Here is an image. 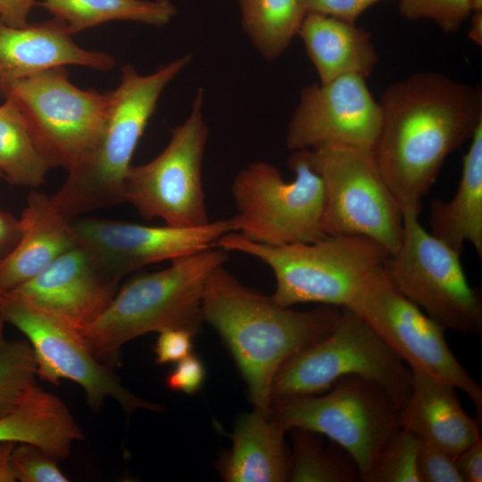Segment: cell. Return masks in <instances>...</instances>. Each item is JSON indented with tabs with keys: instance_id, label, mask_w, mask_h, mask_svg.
<instances>
[{
	"instance_id": "25",
	"label": "cell",
	"mask_w": 482,
	"mask_h": 482,
	"mask_svg": "<svg viewBox=\"0 0 482 482\" xmlns=\"http://www.w3.org/2000/svg\"><path fill=\"white\" fill-rule=\"evenodd\" d=\"M50 166L38 150L27 123L9 98L0 104V172L9 184L37 187Z\"/></svg>"
},
{
	"instance_id": "4",
	"label": "cell",
	"mask_w": 482,
	"mask_h": 482,
	"mask_svg": "<svg viewBox=\"0 0 482 482\" xmlns=\"http://www.w3.org/2000/svg\"><path fill=\"white\" fill-rule=\"evenodd\" d=\"M227 253L214 246L131 278L80 334L88 350L103 363H110L118 361L122 345L146 333L183 328L195 334L203 321L207 279L214 269L225 264Z\"/></svg>"
},
{
	"instance_id": "41",
	"label": "cell",
	"mask_w": 482,
	"mask_h": 482,
	"mask_svg": "<svg viewBox=\"0 0 482 482\" xmlns=\"http://www.w3.org/2000/svg\"><path fill=\"white\" fill-rule=\"evenodd\" d=\"M469 36L478 45H482V11L474 12Z\"/></svg>"
},
{
	"instance_id": "23",
	"label": "cell",
	"mask_w": 482,
	"mask_h": 482,
	"mask_svg": "<svg viewBox=\"0 0 482 482\" xmlns=\"http://www.w3.org/2000/svg\"><path fill=\"white\" fill-rule=\"evenodd\" d=\"M462 159L461 179L449 201L430 204L431 234L462 253L465 244L482 257V120Z\"/></svg>"
},
{
	"instance_id": "2",
	"label": "cell",
	"mask_w": 482,
	"mask_h": 482,
	"mask_svg": "<svg viewBox=\"0 0 482 482\" xmlns=\"http://www.w3.org/2000/svg\"><path fill=\"white\" fill-rule=\"evenodd\" d=\"M342 308L295 311L236 278L224 264L209 276L203 320L224 339L247 385L254 409L269 416L271 387L281 366L328 334Z\"/></svg>"
},
{
	"instance_id": "15",
	"label": "cell",
	"mask_w": 482,
	"mask_h": 482,
	"mask_svg": "<svg viewBox=\"0 0 482 482\" xmlns=\"http://www.w3.org/2000/svg\"><path fill=\"white\" fill-rule=\"evenodd\" d=\"M78 243L92 256L101 272L120 283L125 276L153 263L216 246L235 232L231 218L195 228L146 226L101 218L72 220Z\"/></svg>"
},
{
	"instance_id": "10",
	"label": "cell",
	"mask_w": 482,
	"mask_h": 482,
	"mask_svg": "<svg viewBox=\"0 0 482 482\" xmlns=\"http://www.w3.org/2000/svg\"><path fill=\"white\" fill-rule=\"evenodd\" d=\"M306 150L322 180L324 234L365 237L394 254L402 240L403 212L372 151L337 145Z\"/></svg>"
},
{
	"instance_id": "32",
	"label": "cell",
	"mask_w": 482,
	"mask_h": 482,
	"mask_svg": "<svg viewBox=\"0 0 482 482\" xmlns=\"http://www.w3.org/2000/svg\"><path fill=\"white\" fill-rule=\"evenodd\" d=\"M46 435V421L33 403L23 402L12 412L0 417V443L39 444Z\"/></svg>"
},
{
	"instance_id": "30",
	"label": "cell",
	"mask_w": 482,
	"mask_h": 482,
	"mask_svg": "<svg viewBox=\"0 0 482 482\" xmlns=\"http://www.w3.org/2000/svg\"><path fill=\"white\" fill-rule=\"evenodd\" d=\"M399 12L408 20L427 19L446 33L459 29L472 12V0H398Z\"/></svg>"
},
{
	"instance_id": "40",
	"label": "cell",
	"mask_w": 482,
	"mask_h": 482,
	"mask_svg": "<svg viewBox=\"0 0 482 482\" xmlns=\"http://www.w3.org/2000/svg\"><path fill=\"white\" fill-rule=\"evenodd\" d=\"M16 445L13 442L0 443V482L16 481L11 462L12 453Z\"/></svg>"
},
{
	"instance_id": "20",
	"label": "cell",
	"mask_w": 482,
	"mask_h": 482,
	"mask_svg": "<svg viewBox=\"0 0 482 482\" xmlns=\"http://www.w3.org/2000/svg\"><path fill=\"white\" fill-rule=\"evenodd\" d=\"M20 220L21 238L0 261V294L29 281L78 244L71 220L43 192H29Z\"/></svg>"
},
{
	"instance_id": "21",
	"label": "cell",
	"mask_w": 482,
	"mask_h": 482,
	"mask_svg": "<svg viewBox=\"0 0 482 482\" xmlns=\"http://www.w3.org/2000/svg\"><path fill=\"white\" fill-rule=\"evenodd\" d=\"M297 34L304 43L320 83L348 74L366 78L378 62L369 34L353 22L307 12Z\"/></svg>"
},
{
	"instance_id": "38",
	"label": "cell",
	"mask_w": 482,
	"mask_h": 482,
	"mask_svg": "<svg viewBox=\"0 0 482 482\" xmlns=\"http://www.w3.org/2000/svg\"><path fill=\"white\" fill-rule=\"evenodd\" d=\"M21 236L20 219L8 212L0 210V261L15 247Z\"/></svg>"
},
{
	"instance_id": "1",
	"label": "cell",
	"mask_w": 482,
	"mask_h": 482,
	"mask_svg": "<svg viewBox=\"0 0 482 482\" xmlns=\"http://www.w3.org/2000/svg\"><path fill=\"white\" fill-rule=\"evenodd\" d=\"M379 104L375 162L402 212H420L421 200L447 156L482 120L481 89L442 74L419 72L387 87Z\"/></svg>"
},
{
	"instance_id": "5",
	"label": "cell",
	"mask_w": 482,
	"mask_h": 482,
	"mask_svg": "<svg viewBox=\"0 0 482 482\" xmlns=\"http://www.w3.org/2000/svg\"><path fill=\"white\" fill-rule=\"evenodd\" d=\"M216 246L267 265L276 283L271 297L285 307L315 303L347 308L370 274L390 256L375 242L354 236L326 235L312 242L269 245L230 232Z\"/></svg>"
},
{
	"instance_id": "6",
	"label": "cell",
	"mask_w": 482,
	"mask_h": 482,
	"mask_svg": "<svg viewBox=\"0 0 482 482\" xmlns=\"http://www.w3.org/2000/svg\"><path fill=\"white\" fill-rule=\"evenodd\" d=\"M288 164L295 174L291 181L265 162H252L237 173L231 185L235 232L269 245L312 242L326 236L321 227L322 180L307 150L293 151Z\"/></svg>"
},
{
	"instance_id": "34",
	"label": "cell",
	"mask_w": 482,
	"mask_h": 482,
	"mask_svg": "<svg viewBox=\"0 0 482 482\" xmlns=\"http://www.w3.org/2000/svg\"><path fill=\"white\" fill-rule=\"evenodd\" d=\"M194 333L183 328H170L159 332L154 353L158 364L177 363L191 354Z\"/></svg>"
},
{
	"instance_id": "22",
	"label": "cell",
	"mask_w": 482,
	"mask_h": 482,
	"mask_svg": "<svg viewBox=\"0 0 482 482\" xmlns=\"http://www.w3.org/2000/svg\"><path fill=\"white\" fill-rule=\"evenodd\" d=\"M285 432L269 416L254 409L236 424L232 446L220 464L229 482L287 481L289 452Z\"/></svg>"
},
{
	"instance_id": "36",
	"label": "cell",
	"mask_w": 482,
	"mask_h": 482,
	"mask_svg": "<svg viewBox=\"0 0 482 482\" xmlns=\"http://www.w3.org/2000/svg\"><path fill=\"white\" fill-rule=\"evenodd\" d=\"M386 0H302L305 12H317L349 22L356 19L371 5Z\"/></svg>"
},
{
	"instance_id": "29",
	"label": "cell",
	"mask_w": 482,
	"mask_h": 482,
	"mask_svg": "<svg viewBox=\"0 0 482 482\" xmlns=\"http://www.w3.org/2000/svg\"><path fill=\"white\" fill-rule=\"evenodd\" d=\"M421 440L399 427L388 438L364 482H420L418 461Z\"/></svg>"
},
{
	"instance_id": "33",
	"label": "cell",
	"mask_w": 482,
	"mask_h": 482,
	"mask_svg": "<svg viewBox=\"0 0 482 482\" xmlns=\"http://www.w3.org/2000/svg\"><path fill=\"white\" fill-rule=\"evenodd\" d=\"M418 473L420 482H463L454 457L424 441L419 454Z\"/></svg>"
},
{
	"instance_id": "17",
	"label": "cell",
	"mask_w": 482,
	"mask_h": 482,
	"mask_svg": "<svg viewBox=\"0 0 482 482\" xmlns=\"http://www.w3.org/2000/svg\"><path fill=\"white\" fill-rule=\"evenodd\" d=\"M119 283L105 277L79 243L13 290L79 334L107 309Z\"/></svg>"
},
{
	"instance_id": "31",
	"label": "cell",
	"mask_w": 482,
	"mask_h": 482,
	"mask_svg": "<svg viewBox=\"0 0 482 482\" xmlns=\"http://www.w3.org/2000/svg\"><path fill=\"white\" fill-rule=\"evenodd\" d=\"M16 480L21 482H67L58 467V460L37 445L17 444L11 456Z\"/></svg>"
},
{
	"instance_id": "27",
	"label": "cell",
	"mask_w": 482,
	"mask_h": 482,
	"mask_svg": "<svg viewBox=\"0 0 482 482\" xmlns=\"http://www.w3.org/2000/svg\"><path fill=\"white\" fill-rule=\"evenodd\" d=\"M293 450L289 453L287 480L292 482H354L361 480L356 462L332 442L325 445L319 434L299 428L290 430Z\"/></svg>"
},
{
	"instance_id": "39",
	"label": "cell",
	"mask_w": 482,
	"mask_h": 482,
	"mask_svg": "<svg viewBox=\"0 0 482 482\" xmlns=\"http://www.w3.org/2000/svg\"><path fill=\"white\" fill-rule=\"evenodd\" d=\"M34 5L37 0H0V18L9 25L24 26Z\"/></svg>"
},
{
	"instance_id": "12",
	"label": "cell",
	"mask_w": 482,
	"mask_h": 482,
	"mask_svg": "<svg viewBox=\"0 0 482 482\" xmlns=\"http://www.w3.org/2000/svg\"><path fill=\"white\" fill-rule=\"evenodd\" d=\"M199 89L187 120L177 126L166 147L150 162L130 166L124 183V201L146 220L195 228L209 223L202 181L208 138Z\"/></svg>"
},
{
	"instance_id": "18",
	"label": "cell",
	"mask_w": 482,
	"mask_h": 482,
	"mask_svg": "<svg viewBox=\"0 0 482 482\" xmlns=\"http://www.w3.org/2000/svg\"><path fill=\"white\" fill-rule=\"evenodd\" d=\"M67 65L108 71L112 69L114 59L107 53L78 46L64 23L56 18L21 27L9 25L0 18V96L18 80Z\"/></svg>"
},
{
	"instance_id": "26",
	"label": "cell",
	"mask_w": 482,
	"mask_h": 482,
	"mask_svg": "<svg viewBox=\"0 0 482 482\" xmlns=\"http://www.w3.org/2000/svg\"><path fill=\"white\" fill-rule=\"evenodd\" d=\"M237 1L245 32L269 60L287 47L306 14L302 0Z\"/></svg>"
},
{
	"instance_id": "19",
	"label": "cell",
	"mask_w": 482,
	"mask_h": 482,
	"mask_svg": "<svg viewBox=\"0 0 482 482\" xmlns=\"http://www.w3.org/2000/svg\"><path fill=\"white\" fill-rule=\"evenodd\" d=\"M411 371V391L400 410V427L457 456L481 437V420L465 411L453 385L419 370Z\"/></svg>"
},
{
	"instance_id": "37",
	"label": "cell",
	"mask_w": 482,
	"mask_h": 482,
	"mask_svg": "<svg viewBox=\"0 0 482 482\" xmlns=\"http://www.w3.org/2000/svg\"><path fill=\"white\" fill-rule=\"evenodd\" d=\"M463 482L482 481V437L454 457Z\"/></svg>"
},
{
	"instance_id": "11",
	"label": "cell",
	"mask_w": 482,
	"mask_h": 482,
	"mask_svg": "<svg viewBox=\"0 0 482 482\" xmlns=\"http://www.w3.org/2000/svg\"><path fill=\"white\" fill-rule=\"evenodd\" d=\"M3 97L17 105L50 168L67 171L78 166L98 143L109 104L108 92L74 86L65 67L18 80Z\"/></svg>"
},
{
	"instance_id": "13",
	"label": "cell",
	"mask_w": 482,
	"mask_h": 482,
	"mask_svg": "<svg viewBox=\"0 0 482 482\" xmlns=\"http://www.w3.org/2000/svg\"><path fill=\"white\" fill-rule=\"evenodd\" d=\"M347 308L360 316L410 369L464 392L481 420V386L451 351L445 329L397 289L385 264L370 274Z\"/></svg>"
},
{
	"instance_id": "35",
	"label": "cell",
	"mask_w": 482,
	"mask_h": 482,
	"mask_svg": "<svg viewBox=\"0 0 482 482\" xmlns=\"http://www.w3.org/2000/svg\"><path fill=\"white\" fill-rule=\"evenodd\" d=\"M205 378L204 363L192 353L178 362L166 378V386L176 392L194 394L197 392Z\"/></svg>"
},
{
	"instance_id": "16",
	"label": "cell",
	"mask_w": 482,
	"mask_h": 482,
	"mask_svg": "<svg viewBox=\"0 0 482 482\" xmlns=\"http://www.w3.org/2000/svg\"><path fill=\"white\" fill-rule=\"evenodd\" d=\"M379 103L365 78L348 74L305 87L286 137L289 150L326 145L372 151L381 128Z\"/></svg>"
},
{
	"instance_id": "3",
	"label": "cell",
	"mask_w": 482,
	"mask_h": 482,
	"mask_svg": "<svg viewBox=\"0 0 482 482\" xmlns=\"http://www.w3.org/2000/svg\"><path fill=\"white\" fill-rule=\"evenodd\" d=\"M191 62L187 54L148 74L126 65L119 86L108 92L101 137L91 153L68 171L51 196L67 219L124 201V183L137 145L165 87Z\"/></svg>"
},
{
	"instance_id": "9",
	"label": "cell",
	"mask_w": 482,
	"mask_h": 482,
	"mask_svg": "<svg viewBox=\"0 0 482 482\" xmlns=\"http://www.w3.org/2000/svg\"><path fill=\"white\" fill-rule=\"evenodd\" d=\"M420 212L403 211V236L385 263L397 289L445 330L480 337L482 297L465 274L459 252L428 231Z\"/></svg>"
},
{
	"instance_id": "7",
	"label": "cell",
	"mask_w": 482,
	"mask_h": 482,
	"mask_svg": "<svg viewBox=\"0 0 482 482\" xmlns=\"http://www.w3.org/2000/svg\"><path fill=\"white\" fill-rule=\"evenodd\" d=\"M347 376L378 383L401 408L411 391L407 364L360 316L342 308L328 334L281 366L272 383V400L320 395Z\"/></svg>"
},
{
	"instance_id": "14",
	"label": "cell",
	"mask_w": 482,
	"mask_h": 482,
	"mask_svg": "<svg viewBox=\"0 0 482 482\" xmlns=\"http://www.w3.org/2000/svg\"><path fill=\"white\" fill-rule=\"evenodd\" d=\"M11 324L29 342L37 377L54 385L69 379L83 388L91 409L98 411L107 398L130 415L144 409L159 411L158 404L126 389L108 365L88 350L80 334L14 291L0 294V325Z\"/></svg>"
},
{
	"instance_id": "24",
	"label": "cell",
	"mask_w": 482,
	"mask_h": 482,
	"mask_svg": "<svg viewBox=\"0 0 482 482\" xmlns=\"http://www.w3.org/2000/svg\"><path fill=\"white\" fill-rule=\"evenodd\" d=\"M37 5L62 21L71 36L112 21L162 26L177 12L170 0H37Z\"/></svg>"
},
{
	"instance_id": "8",
	"label": "cell",
	"mask_w": 482,
	"mask_h": 482,
	"mask_svg": "<svg viewBox=\"0 0 482 482\" xmlns=\"http://www.w3.org/2000/svg\"><path fill=\"white\" fill-rule=\"evenodd\" d=\"M400 410L378 383L347 376L320 395L273 399L269 417L286 431L299 428L329 438L353 457L362 481L400 427Z\"/></svg>"
},
{
	"instance_id": "28",
	"label": "cell",
	"mask_w": 482,
	"mask_h": 482,
	"mask_svg": "<svg viewBox=\"0 0 482 482\" xmlns=\"http://www.w3.org/2000/svg\"><path fill=\"white\" fill-rule=\"evenodd\" d=\"M0 325V417L12 412L36 384L37 365L28 340H8Z\"/></svg>"
},
{
	"instance_id": "42",
	"label": "cell",
	"mask_w": 482,
	"mask_h": 482,
	"mask_svg": "<svg viewBox=\"0 0 482 482\" xmlns=\"http://www.w3.org/2000/svg\"><path fill=\"white\" fill-rule=\"evenodd\" d=\"M0 178H3L1 172H0Z\"/></svg>"
}]
</instances>
